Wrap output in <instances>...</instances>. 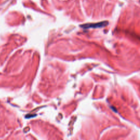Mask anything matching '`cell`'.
<instances>
[{
    "mask_svg": "<svg viewBox=\"0 0 140 140\" xmlns=\"http://www.w3.org/2000/svg\"><path fill=\"white\" fill-rule=\"evenodd\" d=\"M108 24V22L107 21H103L100 22L96 24H93L90 25H87V28H102L106 26Z\"/></svg>",
    "mask_w": 140,
    "mask_h": 140,
    "instance_id": "cell-1",
    "label": "cell"
}]
</instances>
